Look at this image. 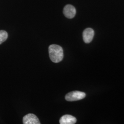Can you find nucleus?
<instances>
[{"label":"nucleus","mask_w":124,"mask_h":124,"mask_svg":"<svg viewBox=\"0 0 124 124\" xmlns=\"http://www.w3.org/2000/svg\"><path fill=\"white\" fill-rule=\"evenodd\" d=\"M49 57L52 62L58 63L62 61L63 58V49L58 45L53 44L49 46Z\"/></svg>","instance_id":"f257e3e1"},{"label":"nucleus","mask_w":124,"mask_h":124,"mask_svg":"<svg viewBox=\"0 0 124 124\" xmlns=\"http://www.w3.org/2000/svg\"><path fill=\"white\" fill-rule=\"evenodd\" d=\"M86 95L84 93L80 91H73L67 94L65 99L68 101H75L84 98Z\"/></svg>","instance_id":"f03ea898"},{"label":"nucleus","mask_w":124,"mask_h":124,"mask_svg":"<svg viewBox=\"0 0 124 124\" xmlns=\"http://www.w3.org/2000/svg\"><path fill=\"white\" fill-rule=\"evenodd\" d=\"M24 124H40V121L36 115L29 114L24 116L23 120Z\"/></svg>","instance_id":"7ed1b4c3"},{"label":"nucleus","mask_w":124,"mask_h":124,"mask_svg":"<svg viewBox=\"0 0 124 124\" xmlns=\"http://www.w3.org/2000/svg\"><path fill=\"white\" fill-rule=\"evenodd\" d=\"M63 13L64 16L68 18H72L75 16L76 9L71 5H67L63 10Z\"/></svg>","instance_id":"20e7f679"},{"label":"nucleus","mask_w":124,"mask_h":124,"mask_svg":"<svg viewBox=\"0 0 124 124\" xmlns=\"http://www.w3.org/2000/svg\"><path fill=\"white\" fill-rule=\"evenodd\" d=\"M94 31L91 28L85 29L83 33V39L85 43H90L93 39Z\"/></svg>","instance_id":"39448f33"},{"label":"nucleus","mask_w":124,"mask_h":124,"mask_svg":"<svg viewBox=\"0 0 124 124\" xmlns=\"http://www.w3.org/2000/svg\"><path fill=\"white\" fill-rule=\"evenodd\" d=\"M76 119L75 117L70 115H63L59 120L60 124H74L76 122Z\"/></svg>","instance_id":"423d86ee"},{"label":"nucleus","mask_w":124,"mask_h":124,"mask_svg":"<svg viewBox=\"0 0 124 124\" xmlns=\"http://www.w3.org/2000/svg\"><path fill=\"white\" fill-rule=\"evenodd\" d=\"M8 37V33L5 31H0V44L4 42Z\"/></svg>","instance_id":"0eeeda50"}]
</instances>
